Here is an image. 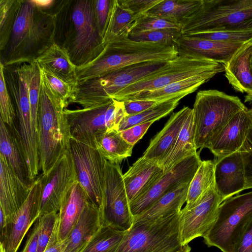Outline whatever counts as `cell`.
Here are the masks:
<instances>
[{
	"label": "cell",
	"mask_w": 252,
	"mask_h": 252,
	"mask_svg": "<svg viewBox=\"0 0 252 252\" xmlns=\"http://www.w3.org/2000/svg\"><path fill=\"white\" fill-rule=\"evenodd\" d=\"M94 0L56 1L55 43L64 48L77 67L86 66L104 49L94 16Z\"/></svg>",
	"instance_id": "cell-1"
},
{
	"label": "cell",
	"mask_w": 252,
	"mask_h": 252,
	"mask_svg": "<svg viewBox=\"0 0 252 252\" xmlns=\"http://www.w3.org/2000/svg\"><path fill=\"white\" fill-rule=\"evenodd\" d=\"M56 22L51 10L40 9L32 0H20L0 63L7 66L35 61L55 42Z\"/></svg>",
	"instance_id": "cell-2"
},
{
	"label": "cell",
	"mask_w": 252,
	"mask_h": 252,
	"mask_svg": "<svg viewBox=\"0 0 252 252\" xmlns=\"http://www.w3.org/2000/svg\"><path fill=\"white\" fill-rule=\"evenodd\" d=\"M179 54L176 45L138 42L128 35L108 42L101 54L91 63L76 67L78 85L124 67L147 62H167Z\"/></svg>",
	"instance_id": "cell-3"
},
{
	"label": "cell",
	"mask_w": 252,
	"mask_h": 252,
	"mask_svg": "<svg viewBox=\"0 0 252 252\" xmlns=\"http://www.w3.org/2000/svg\"><path fill=\"white\" fill-rule=\"evenodd\" d=\"M65 108L41 73L37 143L42 175L47 174L69 149L71 136Z\"/></svg>",
	"instance_id": "cell-4"
},
{
	"label": "cell",
	"mask_w": 252,
	"mask_h": 252,
	"mask_svg": "<svg viewBox=\"0 0 252 252\" xmlns=\"http://www.w3.org/2000/svg\"><path fill=\"white\" fill-rule=\"evenodd\" d=\"M180 25L183 35L252 30V0H202L198 9Z\"/></svg>",
	"instance_id": "cell-5"
},
{
	"label": "cell",
	"mask_w": 252,
	"mask_h": 252,
	"mask_svg": "<svg viewBox=\"0 0 252 252\" xmlns=\"http://www.w3.org/2000/svg\"><path fill=\"white\" fill-rule=\"evenodd\" d=\"M246 109L238 96L217 90L199 91L192 108L196 149L206 148L236 114Z\"/></svg>",
	"instance_id": "cell-6"
},
{
	"label": "cell",
	"mask_w": 252,
	"mask_h": 252,
	"mask_svg": "<svg viewBox=\"0 0 252 252\" xmlns=\"http://www.w3.org/2000/svg\"><path fill=\"white\" fill-rule=\"evenodd\" d=\"M181 211L154 221L133 222L115 252H178Z\"/></svg>",
	"instance_id": "cell-7"
},
{
	"label": "cell",
	"mask_w": 252,
	"mask_h": 252,
	"mask_svg": "<svg viewBox=\"0 0 252 252\" xmlns=\"http://www.w3.org/2000/svg\"><path fill=\"white\" fill-rule=\"evenodd\" d=\"M252 220V191L230 197L220 204L216 220L203 237L208 247L235 252Z\"/></svg>",
	"instance_id": "cell-8"
},
{
	"label": "cell",
	"mask_w": 252,
	"mask_h": 252,
	"mask_svg": "<svg viewBox=\"0 0 252 252\" xmlns=\"http://www.w3.org/2000/svg\"><path fill=\"white\" fill-rule=\"evenodd\" d=\"M224 71V65L221 63L194 54L179 52L162 68L122 89L112 99L125 101L139 93L160 88L192 76Z\"/></svg>",
	"instance_id": "cell-9"
},
{
	"label": "cell",
	"mask_w": 252,
	"mask_h": 252,
	"mask_svg": "<svg viewBox=\"0 0 252 252\" xmlns=\"http://www.w3.org/2000/svg\"><path fill=\"white\" fill-rule=\"evenodd\" d=\"M167 62L135 64L79 84L72 103L86 108L108 102L119 91L156 72Z\"/></svg>",
	"instance_id": "cell-10"
},
{
	"label": "cell",
	"mask_w": 252,
	"mask_h": 252,
	"mask_svg": "<svg viewBox=\"0 0 252 252\" xmlns=\"http://www.w3.org/2000/svg\"><path fill=\"white\" fill-rule=\"evenodd\" d=\"M123 175L119 164L106 161L100 213L102 225L126 232L132 225L133 216Z\"/></svg>",
	"instance_id": "cell-11"
},
{
	"label": "cell",
	"mask_w": 252,
	"mask_h": 252,
	"mask_svg": "<svg viewBox=\"0 0 252 252\" xmlns=\"http://www.w3.org/2000/svg\"><path fill=\"white\" fill-rule=\"evenodd\" d=\"M70 152L78 182L84 189L91 204L101 210L106 160L96 149L71 138Z\"/></svg>",
	"instance_id": "cell-12"
},
{
	"label": "cell",
	"mask_w": 252,
	"mask_h": 252,
	"mask_svg": "<svg viewBox=\"0 0 252 252\" xmlns=\"http://www.w3.org/2000/svg\"><path fill=\"white\" fill-rule=\"evenodd\" d=\"M39 204L40 215L58 213L65 195L78 181L73 161L68 149L46 175H41Z\"/></svg>",
	"instance_id": "cell-13"
},
{
	"label": "cell",
	"mask_w": 252,
	"mask_h": 252,
	"mask_svg": "<svg viewBox=\"0 0 252 252\" xmlns=\"http://www.w3.org/2000/svg\"><path fill=\"white\" fill-rule=\"evenodd\" d=\"M201 161L197 153L164 173L149 190L129 203L133 218L141 214L167 192L181 185L190 183Z\"/></svg>",
	"instance_id": "cell-14"
},
{
	"label": "cell",
	"mask_w": 252,
	"mask_h": 252,
	"mask_svg": "<svg viewBox=\"0 0 252 252\" xmlns=\"http://www.w3.org/2000/svg\"><path fill=\"white\" fill-rule=\"evenodd\" d=\"M222 202L214 184L193 207L181 209L180 233L183 245L207 233L216 220Z\"/></svg>",
	"instance_id": "cell-15"
},
{
	"label": "cell",
	"mask_w": 252,
	"mask_h": 252,
	"mask_svg": "<svg viewBox=\"0 0 252 252\" xmlns=\"http://www.w3.org/2000/svg\"><path fill=\"white\" fill-rule=\"evenodd\" d=\"M106 103L75 110L64 109L71 138L95 149L96 140L108 130Z\"/></svg>",
	"instance_id": "cell-16"
},
{
	"label": "cell",
	"mask_w": 252,
	"mask_h": 252,
	"mask_svg": "<svg viewBox=\"0 0 252 252\" xmlns=\"http://www.w3.org/2000/svg\"><path fill=\"white\" fill-rule=\"evenodd\" d=\"M41 190V176H38L32 185L27 199L9 220L4 237L0 242L5 252H17L29 229L39 217Z\"/></svg>",
	"instance_id": "cell-17"
},
{
	"label": "cell",
	"mask_w": 252,
	"mask_h": 252,
	"mask_svg": "<svg viewBox=\"0 0 252 252\" xmlns=\"http://www.w3.org/2000/svg\"><path fill=\"white\" fill-rule=\"evenodd\" d=\"M214 161L215 186L222 202L245 189L244 165L239 152L217 158Z\"/></svg>",
	"instance_id": "cell-18"
},
{
	"label": "cell",
	"mask_w": 252,
	"mask_h": 252,
	"mask_svg": "<svg viewBox=\"0 0 252 252\" xmlns=\"http://www.w3.org/2000/svg\"><path fill=\"white\" fill-rule=\"evenodd\" d=\"M252 125V116L246 109L236 114L207 146L217 158L239 151Z\"/></svg>",
	"instance_id": "cell-19"
},
{
	"label": "cell",
	"mask_w": 252,
	"mask_h": 252,
	"mask_svg": "<svg viewBox=\"0 0 252 252\" xmlns=\"http://www.w3.org/2000/svg\"><path fill=\"white\" fill-rule=\"evenodd\" d=\"M0 155L4 157L18 178L31 187L34 182L30 178L16 122L9 126L0 119Z\"/></svg>",
	"instance_id": "cell-20"
},
{
	"label": "cell",
	"mask_w": 252,
	"mask_h": 252,
	"mask_svg": "<svg viewBox=\"0 0 252 252\" xmlns=\"http://www.w3.org/2000/svg\"><path fill=\"white\" fill-rule=\"evenodd\" d=\"M31 187L18 178L4 157L0 155V211L8 223L27 199Z\"/></svg>",
	"instance_id": "cell-21"
},
{
	"label": "cell",
	"mask_w": 252,
	"mask_h": 252,
	"mask_svg": "<svg viewBox=\"0 0 252 252\" xmlns=\"http://www.w3.org/2000/svg\"><path fill=\"white\" fill-rule=\"evenodd\" d=\"M163 174L158 160L139 158L123 175L129 203L149 190Z\"/></svg>",
	"instance_id": "cell-22"
},
{
	"label": "cell",
	"mask_w": 252,
	"mask_h": 252,
	"mask_svg": "<svg viewBox=\"0 0 252 252\" xmlns=\"http://www.w3.org/2000/svg\"><path fill=\"white\" fill-rule=\"evenodd\" d=\"M244 44L183 35L176 46L179 52L194 54L224 64Z\"/></svg>",
	"instance_id": "cell-23"
},
{
	"label": "cell",
	"mask_w": 252,
	"mask_h": 252,
	"mask_svg": "<svg viewBox=\"0 0 252 252\" xmlns=\"http://www.w3.org/2000/svg\"><path fill=\"white\" fill-rule=\"evenodd\" d=\"M89 203L87 194L76 181L63 197L58 213L56 226L60 241L67 237Z\"/></svg>",
	"instance_id": "cell-24"
},
{
	"label": "cell",
	"mask_w": 252,
	"mask_h": 252,
	"mask_svg": "<svg viewBox=\"0 0 252 252\" xmlns=\"http://www.w3.org/2000/svg\"><path fill=\"white\" fill-rule=\"evenodd\" d=\"M102 226L100 210L89 203L63 242L62 252H80Z\"/></svg>",
	"instance_id": "cell-25"
},
{
	"label": "cell",
	"mask_w": 252,
	"mask_h": 252,
	"mask_svg": "<svg viewBox=\"0 0 252 252\" xmlns=\"http://www.w3.org/2000/svg\"><path fill=\"white\" fill-rule=\"evenodd\" d=\"M191 110L189 107L185 106L173 113L163 128L151 140L142 157L147 159H161L175 143Z\"/></svg>",
	"instance_id": "cell-26"
},
{
	"label": "cell",
	"mask_w": 252,
	"mask_h": 252,
	"mask_svg": "<svg viewBox=\"0 0 252 252\" xmlns=\"http://www.w3.org/2000/svg\"><path fill=\"white\" fill-rule=\"evenodd\" d=\"M252 40L245 43L231 59L224 64L225 76L236 92L252 95V71L250 57Z\"/></svg>",
	"instance_id": "cell-27"
},
{
	"label": "cell",
	"mask_w": 252,
	"mask_h": 252,
	"mask_svg": "<svg viewBox=\"0 0 252 252\" xmlns=\"http://www.w3.org/2000/svg\"><path fill=\"white\" fill-rule=\"evenodd\" d=\"M40 68L51 73L65 82L78 85L76 66L73 63L67 51L54 43L35 60Z\"/></svg>",
	"instance_id": "cell-28"
},
{
	"label": "cell",
	"mask_w": 252,
	"mask_h": 252,
	"mask_svg": "<svg viewBox=\"0 0 252 252\" xmlns=\"http://www.w3.org/2000/svg\"><path fill=\"white\" fill-rule=\"evenodd\" d=\"M192 109L186 120L174 144L158 162L164 174L185 158L196 154Z\"/></svg>",
	"instance_id": "cell-29"
},
{
	"label": "cell",
	"mask_w": 252,
	"mask_h": 252,
	"mask_svg": "<svg viewBox=\"0 0 252 252\" xmlns=\"http://www.w3.org/2000/svg\"><path fill=\"white\" fill-rule=\"evenodd\" d=\"M218 73L214 71L192 76L160 88L139 93L127 100H149L161 102L181 94H189L195 92L201 85L208 82Z\"/></svg>",
	"instance_id": "cell-30"
},
{
	"label": "cell",
	"mask_w": 252,
	"mask_h": 252,
	"mask_svg": "<svg viewBox=\"0 0 252 252\" xmlns=\"http://www.w3.org/2000/svg\"><path fill=\"white\" fill-rule=\"evenodd\" d=\"M190 183L181 185L165 193L141 214L133 217V222L154 221L180 211L186 201Z\"/></svg>",
	"instance_id": "cell-31"
},
{
	"label": "cell",
	"mask_w": 252,
	"mask_h": 252,
	"mask_svg": "<svg viewBox=\"0 0 252 252\" xmlns=\"http://www.w3.org/2000/svg\"><path fill=\"white\" fill-rule=\"evenodd\" d=\"M133 146L115 129L107 130L95 141V149L107 161L113 163L119 164L124 159L130 157Z\"/></svg>",
	"instance_id": "cell-32"
},
{
	"label": "cell",
	"mask_w": 252,
	"mask_h": 252,
	"mask_svg": "<svg viewBox=\"0 0 252 252\" xmlns=\"http://www.w3.org/2000/svg\"><path fill=\"white\" fill-rule=\"evenodd\" d=\"M139 15L124 8L119 0H112L109 19L103 37L104 46L114 39L128 35Z\"/></svg>",
	"instance_id": "cell-33"
},
{
	"label": "cell",
	"mask_w": 252,
	"mask_h": 252,
	"mask_svg": "<svg viewBox=\"0 0 252 252\" xmlns=\"http://www.w3.org/2000/svg\"><path fill=\"white\" fill-rule=\"evenodd\" d=\"M202 2V0H161L145 14L180 25L198 9Z\"/></svg>",
	"instance_id": "cell-34"
},
{
	"label": "cell",
	"mask_w": 252,
	"mask_h": 252,
	"mask_svg": "<svg viewBox=\"0 0 252 252\" xmlns=\"http://www.w3.org/2000/svg\"><path fill=\"white\" fill-rule=\"evenodd\" d=\"M215 166V161L212 160L201 161L189 184L183 209L193 207L214 184Z\"/></svg>",
	"instance_id": "cell-35"
},
{
	"label": "cell",
	"mask_w": 252,
	"mask_h": 252,
	"mask_svg": "<svg viewBox=\"0 0 252 252\" xmlns=\"http://www.w3.org/2000/svg\"><path fill=\"white\" fill-rule=\"evenodd\" d=\"M187 95V94H183L170 97L139 114L126 116L120 124L118 130L121 131L147 122H155L166 116L173 111L179 104L180 100Z\"/></svg>",
	"instance_id": "cell-36"
},
{
	"label": "cell",
	"mask_w": 252,
	"mask_h": 252,
	"mask_svg": "<svg viewBox=\"0 0 252 252\" xmlns=\"http://www.w3.org/2000/svg\"><path fill=\"white\" fill-rule=\"evenodd\" d=\"M125 232L102 225L80 252H115Z\"/></svg>",
	"instance_id": "cell-37"
},
{
	"label": "cell",
	"mask_w": 252,
	"mask_h": 252,
	"mask_svg": "<svg viewBox=\"0 0 252 252\" xmlns=\"http://www.w3.org/2000/svg\"><path fill=\"white\" fill-rule=\"evenodd\" d=\"M29 90L31 114L34 127L38 131L39 102L41 86L40 68L35 61L22 63Z\"/></svg>",
	"instance_id": "cell-38"
},
{
	"label": "cell",
	"mask_w": 252,
	"mask_h": 252,
	"mask_svg": "<svg viewBox=\"0 0 252 252\" xmlns=\"http://www.w3.org/2000/svg\"><path fill=\"white\" fill-rule=\"evenodd\" d=\"M183 36L181 29H167L130 33L128 37L138 42H152L160 44L176 45Z\"/></svg>",
	"instance_id": "cell-39"
},
{
	"label": "cell",
	"mask_w": 252,
	"mask_h": 252,
	"mask_svg": "<svg viewBox=\"0 0 252 252\" xmlns=\"http://www.w3.org/2000/svg\"><path fill=\"white\" fill-rule=\"evenodd\" d=\"M20 0H0V51L8 43Z\"/></svg>",
	"instance_id": "cell-40"
},
{
	"label": "cell",
	"mask_w": 252,
	"mask_h": 252,
	"mask_svg": "<svg viewBox=\"0 0 252 252\" xmlns=\"http://www.w3.org/2000/svg\"><path fill=\"white\" fill-rule=\"evenodd\" d=\"M40 71L54 94L63 102L65 107L72 103L77 86L65 82L43 69L40 68Z\"/></svg>",
	"instance_id": "cell-41"
},
{
	"label": "cell",
	"mask_w": 252,
	"mask_h": 252,
	"mask_svg": "<svg viewBox=\"0 0 252 252\" xmlns=\"http://www.w3.org/2000/svg\"><path fill=\"white\" fill-rule=\"evenodd\" d=\"M185 35L216 41L245 44L252 40V30L195 32Z\"/></svg>",
	"instance_id": "cell-42"
},
{
	"label": "cell",
	"mask_w": 252,
	"mask_h": 252,
	"mask_svg": "<svg viewBox=\"0 0 252 252\" xmlns=\"http://www.w3.org/2000/svg\"><path fill=\"white\" fill-rule=\"evenodd\" d=\"M167 29H181L180 25L177 23L165 19L143 14L139 16L130 33Z\"/></svg>",
	"instance_id": "cell-43"
},
{
	"label": "cell",
	"mask_w": 252,
	"mask_h": 252,
	"mask_svg": "<svg viewBox=\"0 0 252 252\" xmlns=\"http://www.w3.org/2000/svg\"><path fill=\"white\" fill-rule=\"evenodd\" d=\"M0 119L8 126H11L15 122L16 110L6 84L2 65L1 63H0Z\"/></svg>",
	"instance_id": "cell-44"
},
{
	"label": "cell",
	"mask_w": 252,
	"mask_h": 252,
	"mask_svg": "<svg viewBox=\"0 0 252 252\" xmlns=\"http://www.w3.org/2000/svg\"><path fill=\"white\" fill-rule=\"evenodd\" d=\"M58 213H52L40 215L36 221L38 228L37 252H44L53 232Z\"/></svg>",
	"instance_id": "cell-45"
},
{
	"label": "cell",
	"mask_w": 252,
	"mask_h": 252,
	"mask_svg": "<svg viewBox=\"0 0 252 252\" xmlns=\"http://www.w3.org/2000/svg\"><path fill=\"white\" fill-rule=\"evenodd\" d=\"M238 152L241 155L244 165L245 189H252V125Z\"/></svg>",
	"instance_id": "cell-46"
},
{
	"label": "cell",
	"mask_w": 252,
	"mask_h": 252,
	"mask_svg": "<svg viewBox=\"0 0 252 252\" xmlns=\"http://www.w3.org/2000/svg\"><path fill=\"white\" fill-rule=\"evenodd\" d=\"M112 0H94V16L97 28L102 37L110 14Z\"/></svg>",
	"instance_id": "cell-47"
},
{
	"label": "cell",
	"mask_w": 252,
	"mask_h": 252,
	"mask_svg": "<svg viewBox=\"0 0 252 252\" xmlns=\"http://www.w3.org/2000/svg\"><path fill=\"white\" fill-rule=\"evenodd\" d=\"M161 0H119L125 8L133 13L141 15L145 14Z\"/></svg>",
	"instance_id": "cell-48"
},
{
	"label": "cell",
	"mask_w": 252,
	"mask_h": 252,
	"mask_svg": "<svg viewBox=\"0 0 252 252\" xmlns=\"http://www.w3.org/2000/svg\"><path fill=\"white\" fill-rule=\"evenodd\" d=\"M153 123L149 122L137 125L119 132L126 142L134 146L143 137Z\"/></svg>",
	"instance_id": "cell-49"
},
{
	"label": "cell",
	"mask_w": 252,
	"mask_h": 252,
	"mask_svg": "<svg viewBox=\"0 0 252 252\" xmlns=\"http://www.w3.org/2000/svg\"><path fill=\"white\" fill-rule=\"evenodd\" d=\"M122 101L124 103L126 116L139 114L160 102L149 100H127Z\"/></svg>",
	"instance_id": "cell-50"
},
{
	"label": "cell",
	"mask_w": 252,
	"mask_h": 252,
	"mask_svg": "<svg viewBox=\"0 0 252 252\" xmlns=\"http://www.w3.org/2000/svg\"><path fill=\"white\" fill-rule=\"evenodd\" d=\"M235 252H252V220L246 229Z\"/></svg>",
	"instance_id": "cell-51"
},
{
	"label": "cell",
	"mask_w": 252,
	"mask_h": 252,
	"mask_svg": "<svg viewBox=\"0 0 252 252\" xmlns=\"http://www.w3.org/2000/svg\"><path fill=\"white\" fill-rule=\"evenodd\" d=\"M37 247L38 228L36 222L21 252H37Z\"/></svg>",
	"instance_id": "cell-52"
},
{
	"label": "cell",
	"mask_w": 252,
	"mask_h": 252,
	"mask_svg": "<svg viewBox=\"0 0 252 252\" xmlns=\"http://www.w3.org/2000/svg\"><path fill=\"white\" fill-rule=\"evenodd\" d=\"M63 242L59 240L58 236L56 223L50 239L44 252H62Z\"/></svg>",
	"instance_id": "cell-53"
},
{
	"label": "cell",
	"mask_w": 252,
	"mask_h": 252,
	"mask_svg": "<svg viewBox=\"0 0 252 252\" xmlns=\"http://www.w3.org/2000/svg\"><path fill=\"white\" fill-rule=\"evenodd\" d=\"M32 2L39 8L44 10H51L55 3L54 0H32Z\"/></svg>",
	"instance_id": "cell-54"
},
{
	"label": "cell",
	"mask_w": 252,
	"mask_h": 252,
	"mask_svg": "<svg viewBox=\"0 0 252 252\" xmlns=\"http://www.w3.org/2000/svg\"><path fill=\"white\" fill-rule=\"evenodd\" d=\"M190 251L191 248L188 244H187L184 245L183 248L178 252H190Z\"/></svg>",
	"instance_id": "cell-55"
},
{
	"label": "cell",
	"mask_w": 252,
	"mask_h": 252,
	"mask_svg": "<svg viewBox=\"0 0 252 252\" xmlns=\"http://www.w3.org/2000/svg\"><path fill=\"white\" fill-rule=\"evenodd\" d=\"M245 102H249L250 103H252V97H249L248 96H247V95H246L245 96Z\"/></svg>",
	"instance_id": "cell-56"
},
{
	"label": "cell",
	"mask_w": 252,
	"mask_h": 252,
	"mask_svg": "<svg viewBox=\"0 0 252 252\" xmlns=\"http://www.w3.org/2000/svg\"><path fill=\"white\" fill-rule=\"evenodd\" d=\"M250 64L252 71V50L250 57Z\"/></svg>",
	"instance_id": "cell-57"
},
{
	"label": "cell",
	"mask_w": 252,
	"mask_h": 252,
	"mask_svg": "<svg viewBox=\"0 0 252 252\" xmlns=\"http://www.w3.org/2000/svg\"><path fill=\"white\" fill-rule=\"evenodd\" d=\"M249 110L250 112V113H251V115L252 116V108L251 109H249Z\"/></svg>",
	"instance_id": "cell-58"
},
{
	"label": "cell",
	"mask_w": 252,
	"mask_h": 252,
	"mask_svg": "<svg viewBox=\"0 0 252 252\" xmlns=\"http://www.w3.org/2000/svg\"><path fill=\"white\" fill-rule=\"evenodd\" d=\"M246 95H247V96H248V97H252V95H248V94H247Z\"/></svg>",
	"instance_id": "cell-59"
}]
</instances>
